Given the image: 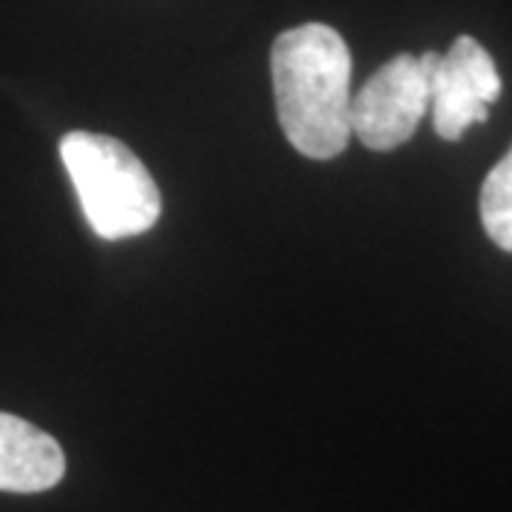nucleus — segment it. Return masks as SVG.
Segmentation results:
<instances>
[{"mask_svg": "<svg viewBox=\"0 0 512 512\" xmlns=\"http://www.w3.org/2000/svg\"><path fill=\"white\" fill-rule=\"evenodd\" d=\"M60 160L97 237H137L160 220V188L126 143L109 134L72 131L60 140Z\"/></svg>", "mask_w": 512, "mask_h": 512, "instance_id": "obj_2", "label": "nucleus"}, {"mask_svg": "<svg viewBox=\"0 0 512 512\" xmlns=\"http://www.w3.org/2000/svg\"><path fill=\"white\" fill-rule=\"evenodd\" d=\"M481 225L501 251L512 254V146L481 185Z\"/></svg>", "mask_w": 512, "mask_h": 512, "instance_id": "obj_6", "label": "nucleus"}, {"mask_svg": "<svg viewBox=\"0 0 512 512\" xmlns=\"http://www.w3.org/2000/svg\"><path fill=\"white\" fill-rule=\"evenodd\" d=\"M350 72L345 37L325 23H302L274 40L276 117L288 143L311 160H333L348 148Z\"/></svg>", "mask_w": 512, "mask_h": 512, "instance_id": "obj_1", "label": "nucleus"}, {"mask_svg": "<svg viewBox=\"0 0 512 512\" xmlns=\"http://www.w3.org/2000/svg\"><path fill=\"white\" fill-rule=\"evenodd\" d=\"M66 456L46 430L29 421L0 413V490L43 493L60 484Z\"/></svg>", "mask_w": 512, "mask_h": 512, "instance_id": "obj_5", "label": "nucleus"}, {"mask_svg": "<svg viewBox=\"0 0 512 512\" xmlns=\"http://www.w3.org/2000/svg\"><path fill=\"white\" fill-rule=\"evenodd\" d=\"M419 60L430 77L433 128L441 140L456 143L473 123H487V106L501 97V74L476 37H456L447 55L424 52Z\"/></svg>", "mask_w": 512, "mask_h": 512, "instance_id": "obj_3", "label": "nucleus"}, {"mask_svg": "<svg viewBox=\"0 0 512 512\" xmlns=\"http://www.w3.org/2000/svg\"><path fill=\"white\" fill-rule=\"evenodd\" d=\"M430 109V77L416 55L390 57L350 100V128L373 151L404 146Z\"/></svg>", "mask_w": 512, "mask_h": 512, "instance_id": "obj_4", "label": "nucleus"}]
</instances>
